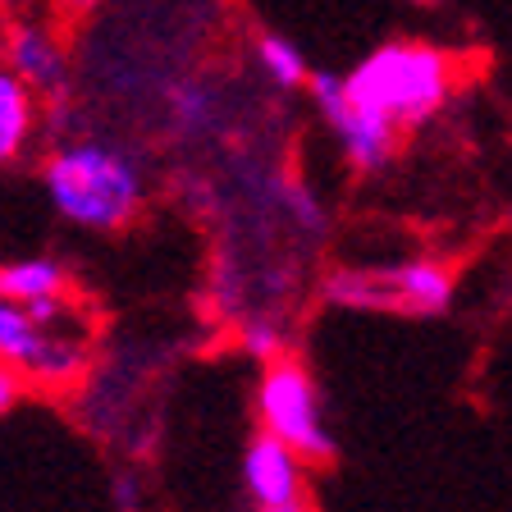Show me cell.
<instances>
[{"mask_svg":"<svg viewBox=\"0 0 512 512\" xmlns=\"http://www.w3.org/2000/svg\"><path fill=\"white\" fill-rule=\"evenodd\" d=\"M325 298L348 311H398L384 270H334L325 279Z\"/></svg>","mask_w":512,"mask_h":512,"instance_id":"8fae6325","label":"cell"},{"mask_svg":"<svg viewBox=\"0 0 512 512\" xmlns=\"http://www.w3.org/2000/svg\"><path fill=\"white\" fill-rule=\"evenodd\" d=\"M5 64L37 96H64L69 87V55L46 23H19L5 32Z\"/></svg>","mask_w":512,"mask_h":512,"instance_id":"52a82bcc","label":"cell"},{"mask_svg":"<svg viewBox=\"0 0 512 512\" xmlns=\"http://www.w3.org/2000/svg\"><path fill=\"white\" fill-rule=\"evenodd\" d=\"M170 115L183 133H202L215 119V92L206 83H174L170 87Z\"/></svg>","mask_w":512,"mask_h":512,"instance_id":"4fadbf2b","label":"cell"},{"mask_svg":"<svg viewBox=\"0 0 512 512\" xmlns=\"http://www.w3.org/2000/svg\"><path fill=\"white\" fill-rule=\"evenodd\" d=\"M412 5H439V0H412Z\"/></svg>","mask_w":512,"mask_h":512,"instance_id":"d6986e66","label":"cell"},{"mask_svg":"<svg viewBox=\"0 0 512 512\" xmlns=\"http://www.w3.org/2000/svg\"><path fill=\"white\" fill-rule=\"evenodd\" d=\"M389 288H394L398 311H416V316H435L453 302V275L439 261H403L389 266Z\"/></svg>","mask_w":512,"mask_h":512,"instance_id":"30bf717a","label":"cell"},{"mask_svg":"<svg viewBox=\"0 0 512 512\" xmlns=\"http://www.w3.org/2000/svg\"><path fill=\"white\" fill-rule=\"evenodd\" d=\"M302 476H307V458H302L298 448H288L270 430L252 435V444L243 453V490L256 508L302 503Z\"/></svg>","mask_w":512,"mask_h":512,"instance_id":"8992f818","label":"cell"},{"mask_svg":"<svg viewBox=\"0 0 512 512\" xmlns=\"http://www.w3.org/2000/svg\"><path fill=\"white\" fill-rule=\"evenodd\" d=\"M0 362H10L23 380H37L46 389H64L87 371V343L78 334L46 330L19 302L0 293Z\"/></svg>","mask_w":512,"mask_h":512,"instance_id":"277c9868","label":"cell"},{"mask_svg":"<svg viewBox=\"0 0 512 512\" xmlns=\"http://www.w3.org/2000/svg\"><path fill=\"white\" fill-rule=\"evenodd\" d=\"M307 92L316 101L320 119L330 124V133L339 138L343 156L352 160V170H384L394 160V147H398V124L394 119L375 115L371 106L352 101L348 87H343V74H311L307 78Z\"/></svg>","mask_w":512,"mask_h":512,"instance_id":"5b68a950","label":"cell"},{"mask_svg":"<svg viewBox=\"0 0 512 512\" xmlns=\"http://www.w3.org/2000/svg\"><path fill=\"white\" fill-rule=\"evenodd\" d=\"M256 64H261V74H266L279 92H298V87H307V78H311L307 55L288 42V37H279V32L256 37Z\"/></svg>","mask_w":512,"mask_h":512,"instance_id":"7c38bea8","label":"cell"},{"mask_svg":"<svg viewBox=\"0 0 512 512\" xmlns=\"http://www.w3.org/2000/svg\"><path fill=\"white\" fill-rule=\"evenodd\" d=\"M46 202L55 206L60 220L87 234H110L124 229L142 206V170L115 142L78 138L51 151L42 165Z\"/></svg>","mask_w":512,"mask_h":512,"instance_id":"6da1fadb","label":"cell"},{"mask_svg":"<svg viewBox=\"0 0 512 512\" xmlns=\"http://www.w3.org/2000/svg\"><path fill=\"white\" fill-rule=\"evenodd\" d=\"M288 211H293V220H298L307 234H325V206H320L307 188H288Z\"/></svg>","mask_w":512,"mask_h":512,"instance_id":"9a60e30c","label":"cell"},{"mask_svg":"<svg viewBox=\"0 0 512 512\" xmlns=\"http://www.w3.org/2000/svg\"><path fill=\"white\" fill-rule=\"evenodd\" d=\"M352 101L371 106L375 115L394 119L398 128L426 124L453 92V60L426 42H384L366 60L343 74Z\"/></svg>","mask_w":512,"mask_h":512,"instance_id":"7a4b0ae2","label":"cell"},{"mask_svg":"<svg viewBox=\"0 0 512 512\" xmlns=\"http://www.w3.org/2000/svg\"><path fill=\"white\" fill-rule=\"evenodd\" d=\"M256 416H261V430L298 448L307 462L334 458V435L320 412V389L302 362H288V357L266 362L261 384H256Z\"/></svg>","mask_w":512,"mask_h":512,"instance_id":"3957f363","label":"cell"},{"mask_svg":"<svg viewBox=\"0 0 512 512\" xmlns=\"http://www.w3.org/2000/svg\"><path fill=\"white\" fill-rule=\"evenodd\" d=\"M23 398V375L10 362H0V416H10Z\"/></svg>","mask_w":512,"mask_h":512,"instance_id":"2e32d148","label":"cell"},{"mask_svg":"<svg viewBox=\"0 0 512 512\" xmlns=\"http://www.w3.org/2000/svg\"><path fill=\"white\" fill-rule=\"evenodd\" d=\"M243 348L252 352L261 366H266V362H275L279 352H284V330H279V325H270V320H247V325H243Z\"/></svg>","mask_w":512,"mask_h":512,"instance_id":"5bb4252c","label":"cell"},{"mask_svg":"<svg viewBox=\"0 0 512 512\" xmlns=\"http://www.w3.org/2000/svg\"><path fill=\"white\" fill-rule=\"evenodd\" d=\"M37 101L42 96L32 92L10 64H0V170L14 165L37 133Z\"/></svg>","mask_w":512,"mask_h":512,"instance_id":"ba28073f","label":"cell"},{"mask_svg":"<svg viewBox=\"0 0 512 512\" xmlns=\"http://www.w3.org/2000/svg\"><path fill=\"white\" fill-rule=\"evenodd\" d=\"M256 512H307L302 503H284V508H256Z\"/></svg>","mask_w":512,"mask_h":512,"instance_id":"ac0fdd59","label":"cell"},{"mask_svg":"<svg viewBox=\"0 0 512 512\" xmlns=\"http://www.w3.org/2000/svg\"><path fill=\"white\" fill-rule=\"evenodd\" d=\"M96 5H101V0H60V10H64V14H92Z\"/></svg>","mask_w":512,"mask_h":512,"instance_id":"e0dca14e","label":"cell"},{"mask_svg":"<svg viewBox=\"0 0 512 512\" xmlns=\"http://www.w3.org/2000/svg\"><path fill=\"white\" fill-rule=\"evenodd\" d=\"M0 293L28 311L37 302L64 298L69 293V275H64V266L55 256H14V261H0Z\"/></svg>","mask_w":512,"mask_h":512,"instance_id":"9c48e42d","label":"cell"}]
</instances>
